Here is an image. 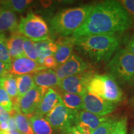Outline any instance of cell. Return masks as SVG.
Returning a JSON list of instances; mask_svg holds the SVG:
<instances>
[{
    "mask_svg": "<svg viewBox=\"0 0 134 134\" xmlns=\"http://www.w3.org/2000/svg\"><path fill=\"white\" fill-rule=\"evenodd\" d=\"M17 80V86H18V97L17 100L27 93L28 92L36 86L34 80L33 76L31 75H16Z\"/></svg>",
    "mask_w": 134,
    "mask_h": 134,
    "instance_id": "ffe728a7",
    "label": "cell"
},
{
    "mask_svg": "<svg viewBox=\"0 0 134 134\" xmlns=\"http://www.w3.org/2000/svg\"><path fill=\"white\" fill-rule=\"evenodd\" d=\"M59 101L60 96L57 92L53 88L48 89L42 97L41 102L36 111V114L41 116L47 115L54 108Z\"/></svg>",
    "mask_w": 134,
    "mask_h": 134,
    "instance_id": "9a60e30c",
    "label": "cell"
},
{
    "mask_svg": "<svg viewBox=\"0 0 134 134\" xmlns=\"http://www.w3.org/2000/svg\"><path fill=\"white\" fill-rule=\"evenodd\" d=\"M46 69L43 65L24 56L13 60L9 73L14 75H27Z\"/></svg>",
    "mask_w": 134,
    "mask_h": 134,
    "instance_id": "8fae6325",
    "label": "cell"
},
{
    "mask_svg": "<svg viewBox=\"0 0 134 134\" xmlns=\"http://www.w3.org/2000/svg\"><path fill=\"white\" fill-rule=\"evenodd\" d=\"M95 74L93 70H86L80 74L60 80L58 86L65 93L83 96L86 92L89 81Z\"/></svg>",
    "mask_w": 134,
    "mask_h": 134,
    "instance_id": "52a82bcc",
    "label": "cell"
},
{
    "mask_svg": "<svg viewBox=\"0 0 134 134\" xmlns=\"http://www.w3.org/2000/svg\"><path fill=\"white\" fill-rule=\"evenodd\" d=\"M8 125H9V129H8L9 133H13V132L18 131L14 116H11L10 117L9 121H8Z\"/></svg>",
    "mask_w": 134,
    "mask_h": 134,
    "instance_id": "d590c367",
    "label": "cell"
},
{
    "mask_svg": "<svg viewBox=\"0 0 134 134\" xmlns=\"http://www.w3.org/2000/svg\"><path fill=\"white\" fill-rule=\"evenodd\" d=\"M0 86L7 92L11 100L17 99L18 86L16 75L8 73L0 79Z\"/></svg>",
    "mask_w": 134,
    "mask_h": 134,
    "instance_id": "7402d4cb",
    "label": "cell"
},
{
    "mask_svg": "<svg viewBox=\"0 0 134 134\" xmlns=\"http://www.w3.org/2000/svg\"><path fill=\"white\" fill-rule=\"evenodd\" d=\"M42 65L47 69H51V68H55V69L58 66V64L55 59L53 55H50V56L45 58Z\"/></svg>",
    "mask_w": 134,
    "mask_h": 134,
    "instance_id": "1f68e13d",
    "label": "cell"
},
{
    "mask_svg": "<svg viewBox=\"0 0 134 134\" xmlns=\"http://www.w3.org/2000/svg\"><path fill=\"white\" fill-rule=\"evenodd\" d=\"M60 99L63 104L71 110L80 111L83 110V97L80 95L65 93L59 94Z\"/></svg>",
    "mask_w": 134,
    "mask_h": 134,
    "instance_id": "44dd1931",
    "label": "cell"
},
{
    "mask_svg": "<svg viewBox=\"0 0 134 134\" xmlns=\"http://www.w3.org/2000/svg\"><path fill=\"white\" fill-rule=\"evenodd\" d=\"M32 2L29 0H8L1 1L0 4L3 5V8L11 10L13 12L22 13Z\"/></svg>",
    "mask_w": 134,
    "mask_h": 134,
    "instance_id": "cb8c5ba5",
    "label": "cell"
},
{
    "mask_svg": "<svg viewBox=\"0 0 134 134\" xmlns=\"http://www.w3.org/2000/svg\"><path fill=\"white\" fill-rule=\"evenodd\" d=\"M46 119L53 129L62 131L76 126L78 122V111L67 108L60 99L59 103L46 115Z\"/></svg>",
    "mask_w": 134,
    "mask_h": 134,
    "instance_id": "8992f818",
    "label": "cell"
},
{
    "mask_svg": "<svg viewBox=\"0 0 134 134\" xmlns=\"http://www.w3.org/2000/svg\"><path fill=\"white\" fill-rule=\"evenodd\" d=\"M132 24L130 16L119 1L108 0L94 5L90 16L72 37L115 34L129 29Z\"/></svg>",
    "mask_w": 134,
    "mask_h": 134,
    "instance_id": "6da1fadb",
    "label": "cell"
},
{
    "mask_svg": "<svg viewBox=\"0 0 134 134\" xmlns=\"http://www.w3.org/2000/svg\"><path fill=\"white\" fill-rule=\"evenodd\" d=\"M18 31L34 42L47 40L49 29L46 21L41 16L29 13L20 20Z\"/></svg>",
    "mask_w": 134,
    "mask_h": 134,
    "instance_id": "5b68a950",
    "label": "cell"
},
{
    "mask_svg": "<svg viewBox=\"0 0 134 134\" xmlns=\"http://www.w3.org/2000/svg\"><path fill=\"white\" fill-rule=\"evenodd\" d=\"M1 9H0V14H1Z\"/></svg>",
    "mask_w": 134,
    "mask_h": 134,
    "instance_id": "60d3db41",
    "label": "cell"
},
{
    "mask_svg": "<svg viewBox=\"0 0 134 134\" xmlns=\"http://www.w3.org/2000/svg\"><path fill=\"white\" fill-rule=\"evenodd\" d=\"M133 134H134V130H133Z\"/></svg>",
    "mask_w": 134,
    "mask_h": 134,
    "instance_id": "7bdbcfd3",
    "label": "cell"
},
{
    "mask_svg": "<svg viewBox=\"0 0 134 134\" xmlns=\"http://www.w3.org/2000/svg\"><path fill=\"white\" fill-rule=\"evenodd\" d=\"M119 2L129 14L134 16V0H122Z\"/></svg>",
    "mask_w": 134,
    "mask_h": 134,
    "instance_id": "d6a6232c",
    "label": "cell"
},
{
    "mask_svg": "<svg viewBox=\"0 0 134 134\" xmlns=\"http://www.w3.org/2000/svg\"><path fill=\"white\" fill-rule=\"evenodd\" d=\"M93 7L94 5L85 4L58 12L50 20L52 32L60 37L73 35L88 18Z\"/></svg>",
    "mask_w": 134,
    "mask_h": 134,
    "instance_id": "3957f363",
    "label": "cell"
},
{
    "mask_svg": "<svg viewBox=\"0 0 134 134\" xmlns=\"http://www.w3.org/2000/svg\"><path fill=\"white\" fill-rule=\"evenodd\" d=\"M0 104L2 105L8 113H10L13 109L12 100L7 92L1 86H0Z\"/></svg>",
    "mask_w": 134,
    "mask_h": 134,
    "instance_id": "f546056e",
    "label": "cell"
},
{
    "mask_svg": "<svg viewBox=\"0 0 134 134\" xmlns=\"http://www.w3.org/2000/svg\"><path fill=\"white\" fill-rule=\"evenodd\" d=\"M0 134H21V133L18 131H17V132H13V133H8V132H1Z\"/></svg>",
    "mask_w": 134,
    "mask_h": 134,
    "instance_id": "f35d334b",
    "label": "cell"
},
{
    "mask_svg": "<svg viewBox=\"0 0 134 134\" xmlns=\"http://www.w3.org/2000/svg\"><path fill=\"white\" fill-rule=\"evenodd\" d=\"M110 118L109 116H100L85 110L78 112V121L86 125L93 132L104 122Z\"/></svg>",
    "mask_w": 134,
    "mask_h": 134,
    "instance_id": "e0dca14e",
    "label": "cell"
},
{
    "mask_svg": "<svg viewBox=\"0 0 134 134\" xmlns=\"http://www.w3.org/2000/svg\"><path fill=\"white\" fill-rule=\"evenodd\" d=\"M132 86H134V83H133V85H132Z\"/></svg>",
    "mask_w": 134,
    "mask_h": 134,
    "instance_id": "b9f144b4",
    "label": "cell"
},
{
    "mask_svg": "<svg viewBox=\"0 0 134 134\" xmlns=\"http://www.w3.org/2000/svg\"><path fill=\"white\" fill-rule=\"evenodd\" d=\"M23 48H24V53L27 57L38 63V52L35 42L26 37L24 42Z\"/></svg>",
    "mask_w": 134,
    "mask_h": 134,
    "instance_id": "4316f807",
    "label": "cell"
},
{
    "mask_svg": "<svg viewBox=\"0 0 134 134\" xmlns=\"http://www.w3.org/2000/svg\"><path fill=\"white\" fill-rule=\"evenodd\" d=\"M29 121L34 134H53L52 127L43 116L31 115Z\"/></svg>",
    "mask_w": 134,
    "mask_h": 134,
    "instance_id": "d6986e66",
    "label": "cell"
},
{
    "mask_svg": "<svg viewBox=\"0 0 134 134\" xmlns=\"http://www.w3.org/2000/svg\"><path fill=\"white\" fill-rule=\"evenodd\" d=\"M25 38L23 35L16 32L8 39V48L12 61L16 58L26 56L23 48Z\"/></svg>",
    "mask_w": 134,
    "mask_h": 134,
    "instance_id": "2e32d148",
    "label": "cell"
},
{
    "mask_svg": "<svg viewBox=\"0 0 134 134\" xmlns=\"http://www.w3.org/2000/svg\"><path fill=\"white\" fill-rule=\"evenodd\" d=\"M127 118L122 117L116 120L114 129L110 134H127Z\"/></svg>",
    "mask_w": 134,
    "mask_h": 134,
    "instance_id": "4dcf8cb0",
    "label": "cell"
},
{
    "mask_svg": "<svg viewBox=\"0 0 134 134\" xmlns=\"http://www.w3.org/2000/svg\"><path fill=\"white\" fill-rule=\"evenodd\" d=\"M14 117L18 132L21 134H34L30 125L29 119L26 115L21 113H18Z\"/></svg>",
    "mask_w": 134,
    "mask_h": 134,
    "instance_id": "d4e9b609",
    "label": "cell"
},
{
    "mask_svg": "<svg viewBox=\"0 0 134 134\" xmlns=\"http://www.w3.org/2000/svg\"><path fill=\"white\" fill-rule=\"evenodd\" d=\"M18 19L16 15L11 10L6 8H1L0 14V33L5 31L16 32L18 30Z\"/></svg>",
    "mask_w": 134,
    "mask_h": 134,
    "instance_id": "ac0fdd59",
    "label": "cell"
},
{
    "mask_svg": "<svg viewBox=\"0 0 134 134\" xmlns=\"http://www.w3.org/2000/svg\"><path fill=\"white\" fill-rule=\"evenodd\" d=\"M8 39L3 33H0V60L3 62L11 64L12 60L8 48Z\"/></svg>",
    "mask_w": 134,
    "mask_h": 134,
    "instance_id": "83f0119b",
    "label": "cell"
},
{
    "mask_svg": "<svg viewBox=\"0 0 134 134\" xmlns=\"http://www.w3.org/2000/svg\"><path fill=\"white\" fill-rule=\"evenodd\" d=\"M42 96L41 89L35 86L18 100V109L19 113L29 115L36 112Z\"/></svg>",
    "mask_w": 134,
    "mask_h": 134,
    "instance_id": "30bf717a",
    "label": "cell"
},
{
    "mask_svg": "<svg viewBox=\"0 0 134 134\" xmlns=\"http://www.w3.org/2000/svg\"><path fill=\"white\" fill-rule=\"evenodd\" d=\"M104 84L103 99L116 104L123 100L124 94L117 82L108 74L103 75Z\"/></svg>",
    "mask_w": 134,
    "mask_h": 134,
    "instance_id": "4fadbf2b",
    "label": "cell"
},
{
    "mask_svg": "<svg viewBox=\"0 0 134 134\" xmlns=\"http://www.w3.org/2000/svg\"><path fill=\"white\" fill-rule=\"evenodd\" d=\"M104 84L103 75L95 74L89 81L86 91L94 96L103 98Z\"/></svg>",
    "mask_w": 134,
    "mask_h": 134,
    "instance_id": "603a6c76",
    "label": "cell"
},
{
    "mask_svg": "<svg viewBox=\"0 0 134 134\" xmlns=\"http://www.w3.org/2000/svg\"><path fill=\"white\" fill-rule=\"evenodd\" d=\"M82 97L83 110L100 116H106L114 111L117 108L116 104L110 103L104 99L91 94L87 91Z\"/></svg>",
    "mask_w": 134,
    "mask_h": 134,
    "instance_id": "ba28073f",
    "label": "cell"
},
{
    "mask_svg": "<svg viewBox=\"0 0 134 134\" xmlns=\"http://www.w3.org/2000/svg\"><path fill=\"white\" fill-rule=\"evenodd\" d=\"M130 105H131L132 107H133V108H134V96L132 98L130 99Z\"/></svg>",
    "mask_w": 134,
    "mask_h": 134,
    "instance_id": "ab89813d",
    "label": "cell"
},
{
    "mask_svg": "<svg viewBox=\"0 0 134 134\" xmlns=\"http://www.w3.org/2000/svg\"><path fill=\"white\" fill-rule=\"evenodd\" d=\"M75 38L71 36L59 37L55 42L58 48L53 56L58 66L66 62L73 54L72 52L75 46Z\"/></svg>",
    "mask_w": 134,
    "mask_h": 134,
    "instance_id": "5bb4252c",
    "label": "cell"
},
{
    "mask_svg": "<svg viewBox=\"0 0 134 134\" xmlns=\"http://www.w3.org/2000/svg\"><path fill=\"white\" fill-rule=\"evenodd\" d=\"M11 64H8L0 60V79L9 73Z\"/></svg>",
    "mask_w": 134,
    "mask_h": 134,
    "instance_id": "836d02e7",
    "label": "cell"
},
{
    "mask_svg": "<svg viewBox=\"0 0 134 134\" xmlns=\"http://www.w3.org/2000/svg\"><path fill=\"white\" fill-rule=\"evenodd\" d=\"M75 38L77 50L94 63L108 62L120 45L116 34L93 35Z\"/></svg>",
    "mask_w": 134,
    "mask_h": 134,
    "instance_id": "7a4b0ae2",
    "label": "cell"
},
{
    "mask_svg": "<svg viewBox=\"0 0 134 134\" xmlns=\"http://www.w3.org/2000/svg\"><path fill=\"white\" fill-rule=\"evenodd\" d=\"M62 134H83L80 131L76 126L70 127L63 130H62Z\"/></svg>",
    "mask_w": 134,
    "mask_h": 134,
    "instance_id": "8d00e7d4",
    "label": "cell"
},
{
    "mask_svg": "<svg viewBox=\"0 0 134 134\" xmlns=\"http://www.w3.org/2000/svg\"><path fill=\"white\" fill-rule=\"evenodd\" d=\"M126 49L134 55V34L132 35L127 43Z\"/></svg>",
    "mask_w": 134,
    "mask_h": 134,
    "instance_id": "74e56055",
    "label": "cell"
},
{
    "mask_svg": "<svg viewBox=\"0 0 134 134\" xmlns=\"http://www.w3.org/2000/svg\"><path fill=\"white\" fill-rule=\"evenodd\" d=\"M50 38H48L46 41L35 42V45H36L38 52V63L41 65H42L45 58L50 56V55H53L50 49Z\"/></svg>",
    "mask_w": 134,
    "mask_h": 134,
    "instance_id": "484cf974",
    "label": "cell"
},
{
    "mask_svg": "<svg viewBox=\"0 0 134 134\" xmlns=\"http://www.w3.org/2000/svg\"><path fill=\"white\" fill-rule=\"evenodd\" d=\"M116 120L110 117L106 122H104L98 127L91 134H110L113 131Z\"/></svg>",
    "mask_w": 134,
    "mask_h": 134,
    "instance_id": "f1b7e54d",
    "label": "cell"
},
{
    "mask_svg": "<svg viewBox=\"0 0 134 134\" xmlns=\"http://www.w3.org/2000/svg\"><path fill=\"white\" fill-rule=\"evenodd\" d=\"M10 117V114L0 104V123L8 122Z\"/></svg>",
    "mask_w": 134,
    "mask_h": 134,
    "instance_id": "e575fe53",
    "label": "cell"
},
{
    "mask_svg": "<svg viewBox=\"0 0 134 134\" xmlns=\"http://www.w3.org/2000/svg\"><path fill=\"white\" fill-rule=\"evenodd\" d=\"M34 80L36 86L41 89L42 95L46 93L48 89L57 86L60 80L57 76L54 70L46 69L37 71L34 75Z\"/></svg>",
    "mask_w": 134,
    "mask_h": 134,
    "instance_id": "7c38bea8",
    "label": "cell"
},
{
    "mask_svg": "<svg viewBox=\"0 0 134 134\" xmlns=\"http://www.w3.org/2000/svg\"><path fill=\"white\" fill-rule=\"evenodd\" d=\"M90 65L85 62L78 55L73 53L66 62L58 65L55 73L59 80L73 76L90 70Z\"/></svg>",
    "mask_w": 134,
    "mask_h": 134,
    "instance_id": "9c48e42d",
    "label": "cell"
},
{
    "mask_svg": "<svg viewBox=\"0 0 134 134\" xmlns=\"http://www.w3.org/2000/svg\"><path fill=\"white\" fill-rule=\"evenodd\" d=\"M109 75L118 83L132 86L134 83V55L126 48L119 50L106 66Z\"/></svg>",
    "mask_w": 134,
    "mask_h": 134,
    "instance_id": "277c9868",
    "label": "cell"
}]
</instances>
